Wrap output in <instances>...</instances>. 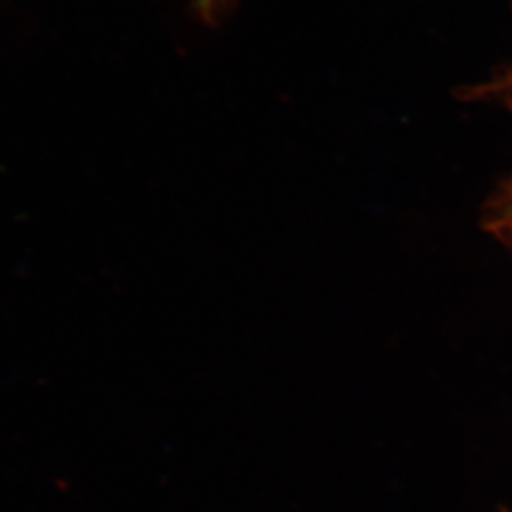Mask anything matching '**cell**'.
Segmentation results:
<instances>
[{
    "mask_svg": "<svg viewBox=\"0 0 512 512\" xmlns=\"http://www.w3.org/2000/svg\"><path fill=\"white\" fill-rule=\"evenodd\" d=\"M192 4L202 16L203 21L213 23L219 14V0H192Z\"/></svg>",
    "mask_w": 512,
    "mask_h": 512,
    "instance_id": "1",
    "label": "cell"
}]
</instances>
